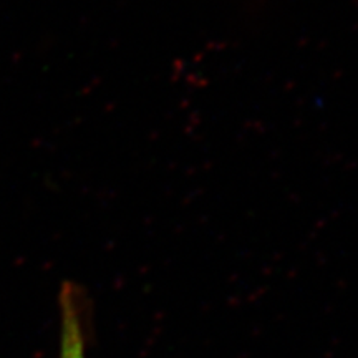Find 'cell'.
<instances>
[{"mask_svg":"<svg viewBox=\"0 0 358 358\" xmlns=\"http://www.w3.org/2000/svg\"><path fill=\"white\" fill-rule=\"evenodd\" d=\"M58 358H87L80 294L71 284L60 292V353Z\"/></svg>","mask_w":358,"mask_h":358,"instance_id":"6da1fadb","label":"cell"}]
</instances>
